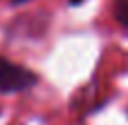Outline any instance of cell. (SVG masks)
I'll use <instances>...</instances> for the list:
<instances>
[{"label": "cell", "instance_id": "obj_1", "mask_svg": "<svg viewBox=\"0 0 128 125\" xmlns=\"http://www.w3.org/2000/svg\"><path fill=\"white\" fill-rule=\"evenodd\" d=\"M38 83V76L18 63H11L0 56V94H20L32 89Z\"/></svg>", "mask_w": 128, "mask_h": 125}, {"label": "cell", "instance_id": "obj_4", "mask_svg": "<svg viewBox=\"0 0 128 125\" xmlns=\"http://www.w3.org/2000/svg\"><path fill=\"white\" fill-rule=\"evenodd\" d=\"M79 2H86V0H70V4H79Z\"/></svg>", "mask_w": 128, "mask_h": 125}, {"label": "cell", "instance_id": "obj_2", "mask_svg": "<svg viewBox=\"0 0 128 125\" xmlns=\"http://www.w3.org/2000/svg\"><path fill=\"white\" fill-rule=\"evenodd\" d=\"M112 16H115L117 25H122L124 29H128V0H115Z\"/></svg>", "mask_w": 128, "mask_h": 125}, {"label": "cell", "instance_id": "obj_3", "mask_svg": "<svg viewBox=\"0 0 128 125\" xmlns=\"http://www.w3.org/2000/svg\"><path fill=\"white\" fill-rule=\"evenodd\" d=\"M11 4H25V2H29V0H9Z\"/></svg>", "mask_w": 128, "mask_h": 125}]
</instances>
